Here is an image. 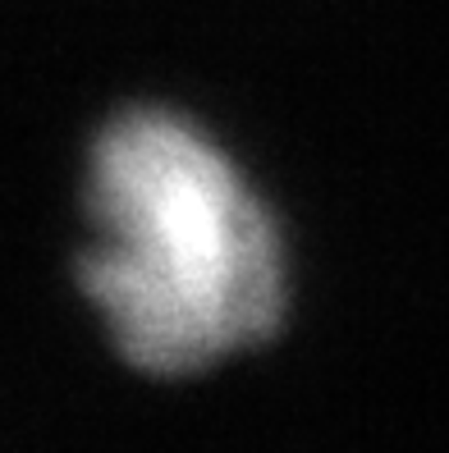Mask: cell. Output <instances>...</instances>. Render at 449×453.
Wrapping results in <instances>:
<instances>
[{
  "mask_svg": "<svg viewBox=\"0 0 449 453\" xmlns=\"http://www.w3.org/2000/svg\"><path fill=\"white\" fill-rule=\"evenodd\" d=\"M78 216L74 284L143 376H197L280 330V220L193 115L161 101L105 115L83 147Z\"/></svg>",
  "mask_w": 449,
  "mask_h": 453,
  "instance_id": "1",
  "label": "cell"
}]
</instances>
